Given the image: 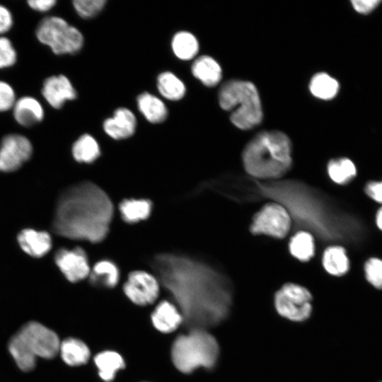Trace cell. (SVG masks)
I'll list each match as a JSON object with an SVG mask.
<instances>
[{"label": "cell", "instance_id": "obj_1", "mask_svg": "<svg viewBox=\"0 0 382 382\" xmlns=\"http://www.w3.org/2000/svg\"><path fill=\"white\" fill-rule=\"evenodd\" d=\"M151 266L158 281L178 303L188 330H207L228 317L233 301L232 284L214 266L173 253L154 255Z\"/></svg>", "mask_w": 382, "mask_h": 382}, {"label": "cell", "instance_id": "obj_2", "mask_svg": "<svg viewBox=\"0 0 382 382\" xmlns=\"http://www.w3.org/2000/svg\"><path fill=\"white\" fill-rule=\"evenodd\" d=\"M244 201L267 198L281 204L292 226L323 241L342 238L345 222L329 199L316 188L300 180H259L244 178Z\"/></svg>", "mask_w": 382, "mask_h": 382}, {"label": "cell", "instance_id": "obj_3", "mask_svg": "<svg viewBox=\"0 0 382 382\" xmlns=\"http://www.w3.org/2000/svg\"><path fill=\"white\" fill-rule=\"evenodd\" d=\"M113 212L112 203L103 190L92 182H81L59 196L52 229L64 238L99 243L109 231Z\"/></svg>", "mask_w": 382, "mask_h": 382}, {"label": "cell", "instance_id": "obj_4", "mask_svg": "<svg viewBox=\"0 0 382 382\" xmlns=\"http://www.w3.org/2000/svg\"><path fill=\"white\" fill-rule=\"evenodd\" d=\"M291 146L288 137L278 131L262 132L254 137L243 153L244 168L253 178L275 180L292 165Z\"/></svg>", "mask_w": 382, "mask_h": 382}, {"label": "cell", "instance_id": "obj_5", "mask_svg": "<svg viewBox=\"0 0 382 382\" xmlns=\"http://www.w3.org/2000/svg\"><path fill=\"white\" fill-rule=\"evenodd\" d=\"M219 345L207 330L191 328L178 332L170 348L174 367L181 374H191L202 368L213 369L219 357Z\"/></svg>", "mask_w": 382, "mask_h": 382}, {"label": "cell", "instance_id": "obj_6", "mask_svg": "<svg viewBox=\"0 0 382 382\" xmlns=\"http://www.w3.org/2000/svg\"><path fill=\"white\" fill-rule=\"evenodd\" d=\"M60 339L53 330L37 322L25 324L8 343V351L23 371L34 369L37 357L52 359L59 352Z\"/></svg>", "mask_w": 382, "mask_h": 382}, {"label": "cell", "instance_id": "obj_7", "mask_svg": "<svg viewBox=\"0 0 382 382\" xmlns=\"http://www.w3.org/2000/svg\"><path fill=\"white\" fill-rule=\"evenodd\" d=\"M219 103L224 110H233L231 121L241 129H250L262 120L260 97L251 82L238 80L226 82L220 88Z\"/></svg>", "mask_w": 382, "mask_h": 382}, {"label": "cell", "instance_id": "obj_8", "mask_svg": "<svg viewBox=\"0 0 382 382\" xmlns=\"http://www.w3.org/2000/svg\"><path fill=\"white\" fill-rule=\"evenodd\" d=\"M36 37L39 42L50 47L55 54H74L83 45L81 33L59 16L42 19L37 27Z\"/></svg>", "mask_w": 382, "mask_h": 382}, {"label": "cell", "instance_id": "obj_9", "mask_svg": "<svg viewBox=\"0 0 382 382\" xmlns=\"http://www.w3.org/2000/svg\"><path fill=\"white\" fill-rule=\"evenodd\" d=\"M311 301L312 295L306 288L286 283L275 293L274 303L282 317L294 322H303L311 314Z\"/></svg>", "mask_w": 382, "mask_h": 382}, {"label": "cell", "instance_id": "obj_10", "mask_svg": "<svg viewBox=\"0 0 382 382\" xmlns=\"http://www.w3.org/2000/svg\"><path fill=\"white\" fill-rule=\"evenodd\" d=\"M291 226V219L286 210L281 204L273 202L265 205L255 214L250 231L254 235L283 238Z\"/></svg>", "mask_w": 382, "mask_h": 382}, {"label": "cell", "instance_id": "obj_11", "mask_svg": "<svg viewBox=\"0 0 382 382\" xmlns=\"http://www.w3.org/2000/svg\"><path fill=\"white\" fill-rule=\"evenodd\" d=\"M122 291L133 305L147 307L152 306L158 299L160 283L153 274L143 270H135L129 274Z\"/></svg>", "mask_w": 382, "mask_h": 382}, {"label": "cell", "instance_id": "obj_12", "mask_svg": "<svg viewBox=\"0 0 382 382\" xmlns=\"http://www.w3.org/2000/svg\"><path fill=\"white\" fill-rule=\"evenodd\" d=\"M32 154L33 146L27 137L19 134L6 135L0 144V171L18 170Z\"/></svg>", "mask_w": 382, "mask_h": 382}, {"label": "cell", "instance_id": "obj_13", "mask_svg": "<svg viewBox=\"0 0 382 382\" xmlns=\"http://www.w3.org/2000/svg\"><path fill=\"white\" fill-rule=\"evenodd\" d=\"M54 261L66 279L75 283L89 276L91 268L86 252L80 247L71 250L60 248Z\"/></svg>", "mask_w": 382, "mask_h": 382}, {"label": "cell", "instance_id": "obj_14", "mask_svg": "<svg viewBox=\"0 0 382 382\" xmlns=\"http://www.w3.org/2000/svg\"><path fill=\"white\" fill-rule=\"evenodd\" d=\"M154 328L163 335L176 332L182 326L183 316L175 303L163 299L153 308L150 314Z\"/></svg>", "mask_w": 382, "mask_h": 382}, {"label": "cell", "instance_id": "obj_15", "mask_svg": "<svg viewBox=\"0 0 382 382\" xmlns=\"http://www.w3.org/2000/svg\"><path fill=\"white\" fill-rule=\"evenodd\" d=\"M42 94L55 109L61 108L66 100L76 98V92L69 79L64 75L52 76L42 84Z\"/></svg>", "mask_w": 382, "mask_h": 382}, {"label": "cell", "instance_id": "obj_16", "mask_svg": "<svg viewBox=\"0 0 382 382\" xmlns=\"http://www.w3.org/2000/svg\"><path fill=\"white\" fill-rule=\"evenodd\" d=\"M103 127L105 132L111 138L117 140L124 139L134 133L137 120L130 110L120 108L114 112L112 117L104 121Z\"/></svg>", "mask_w": 382, "mask_h": 382}, {"label": "cell", "instance_id": "obj_17", "mask_svg": "<svg viewBox=\"0 0 382 382\" xmlns=\"http://www.w3.org/2000/svg\"><path fill=\"white\" fill-rule=\"evenodd\" d=\"M96 366L98 376L103 382H112L117 374L126 368L123 357L115 350H103L98 352L91 359Z\"/></svg>", "mask_w": 382, "mask_h": 382}, {"label": "cell", "instance_id": "obj_18", "mask_svg": "<svg viewBox=\"0 0 382 382\" xmlns=\"http://www.w3.org/2000/svg\"><path fill=\"white\" fill-rule=\"evenodd\" d=\"M59 353L63 361L71 367L85 366L92 359L88 345L81 339L74 337L65 338L61 342Z\"/></svg>", "mask_w": 382, "mask_h": 382}, {"label": "cell", "instance_id": "obj_19", "mask_svg": "<svg viewBox=\"0 0 382 382\" xmlns=\"http://www.w3.org/2000/svg\"><path fill=\"white\" fill-rule=\"evenodd\" d=\"M12 109L15 120L25 127L33 126L44 118L43 107L31 96H23L16 100Z\"/></svg>", "mask_w": 382, "mask_h": 382}, {"label": "cell", "instance_id": "obj_20", "mask_svg": "<svg viewBox=\"0 0 382 382\" xmlns=\"http://www.w3.org/2000/svg\"><path fill=\"white\" fill-rule=\"evenodd\" d=\"M18 242L25 253L34 257L46 255L52 247V239L47 232L31 228L21 231L18 235Z\"/></svg>", "mask_w": 382, "mask_h": 382}, {"label": "cell", "instance_id": "obj_21", "mask_svg": "<svg viewBox=\"0 0 382 382\" xmlns=\"http://www.w3.org/2000/svg\"><path fill=\"white\" fill-rule=\"evenodd\" d=\"M89 282L91 285L105 289H113L120 281V271L110 260L98 261L91 269Z\"/></svg>", "mask_w": 382, "mask_h": 382}, {"label": "cell", "instance_id": "obj_22", "mask_svg": "<svg viewBox=\"0 0 382 382\" xmlns=\"http://www.w3.org/2000/svg\"><path fill=\"white\" fill-rule=\"evenodd\" d=\"M192 73L209 87L216 86L221 79V66L212 57L206 55L200 56L194 62Z\"/></svg>", "mask_w": 382, "mask_h": 382}, {"label": "cell", "instance_id": "obj_23", "mask_svg": "<svg viewBox=\"0 0 382 382\" xmlns=\"http://www.w3.org/2000/svg\"><path fill=\"white\" fill-rule=\"evenodd\" d=\"M137 105L141 113L151 123L163 122L168 115L164 103L156 96L147 92L137 97Z\"/></svg>", "mask_w": 382, "mask_h": 382}, {"label": "cell", "instance_id": "obj_24", "mask_svg": "<svg viewBox=\"0 0 382 382\" xmlns=\"http://www.w3.org/2000/svg\"><path fill=\"white\" fill-rule=\"evenodd\" d=\"M122 220L134 224L146 219L152 210V202L146 199H125L119 206Z\"/></svg>", "mask_w": 382, "mask_h": 382}, {"label": "cell", "instance_id": "obj_25", "mask_svg": "<svg viewBox=\"0 0 382 382\" xmlns=\"http://www.w3.org/2000/svg\"><path fill=\"white\" fill-rule=\"evenodd\" d=\"M322 262L325 270L333 276L344 275L349 269V261L345 249L340 245L327 248L323 253Z\"/></svg>", "mask_w": 382, "mask_h": 382}, {"label": "cell", "instance_id": "obj_26", "mask_svg": "<svg viewBox=\"0 0 382 382\" xmlns=\"http://www.w3.org/2000/svg\"><path fill=\"white\" fill-rule=\"evenodd\" d=\"M72 155L80 163H90L100 155L97 141L90 134L81 135L72 146Z\"/></svg>", "mask_w": 382, "mask_h": 382}, {"label": "cell", "instance_id": "obj_27", "mask_svg": "<svg viewBox=\"0 0 382 382\" xmlns=\"http://www.w3.org/2000/svg\"><path fill=\"white\" fill-rule=\"evenodd\" d=\"M157 88L162 96L173 101L180 100L186 92L183 82L170 71H164L158 75Z\"/></svg>", "mask_w": 382, "mask_h": 382}, {"label": "cell", "instance_id": "obj_28", "mask_svg": "<svg viewBox=\"0 0 382 382\" xmlns=\"http://www.w3.org/2000/svg\"><path fill=\"white\" fill-rule=\"evenodd\" d=\"M171 47L175 55L182 60H190L198 52L197 38L187 31H180L174 35Z\"/></svg>", "mask_w": 382, "mask_h": 382}, {"label": "cell", "instance_id": "obj_29", "mask_svg": "<svg viewBox=\"0 0 382 382\" xmlns=\"http://www.w3.org/2000/svg\"><path fill=\"white\" fill-rule=\"evenodd\" d=\"M290 253L300 261H308L314 255L315 244L313 236L306 231L297 232L289 244Z\"/></svg>", "mask_w": 382, "mask_h": 382}, {"label": "cell", "instance_id": "obj_30", "mask_svg": "<svg viewBox=\"0 0 382 382\" xmlns=\"http://www.w3.org/2000/svg\"><path fill=\"white\" fill-rule=\"evenodd\" d=\"M328 173L334 183L345 185L356 176L357 169L350 159L340 158L332 159L328 163Z\"/></svg>", "mask_w": 382, "mask_h": 382}, {"label": "cell", "instance_id": "obj_31", "mask_svg": "<svg viewBox=\"0 0 382 382\" xmlns=\"http://www.w3.org/2000/svg\"><path fill=\"white\" fill-rule=\"evenodd\" d=\"M309 88L314 96L323 100H330L337 93L339 83L328 74L318 73L311 80Z\"/></svg>", "mask_w": 382, "mask_h": 382}, {"label": "cell", "instance_id": "obj_32", "mask_svg": "<svg viewBox=\"0 0 382 382\" xmlns=\"http://www.w3.org/2000/svg\"><path fill=\"white\" fill-rule=\"evenodd\" d=\"M105 0H75L73 6L77 13L83 18L96 16L103 8Z\"/></svg>", "mask_w": 382, "mask_h": 382}, {"label": "cell", "instance_id": "obj_33", "mask_svg": "<svg viewBox=\"0 0 382 382\" xmlns=\"http://www.w3.org/2000/svg\"><path fill=\"white\" fill-rule=\"evenodd\" d=\"M367 281L375 288L382 289V260L377 257L369 259L364 265Z\"/></svg>", "mask_w": 382, "mask_h": 382}, {"label": "cell", "instance_id": "obj_34", "mask_svg": "<svg viewBox=\"0 0 382 382\" xmlns=\"http://www.w3.org/2000/svg\"><path fill=\"white\" fill-rule=\"evenodd\" d=\"M17 59V53L11 40L0 36V69L12 66Z\"/></svg>", "mask_w": 382, "mask_h": 382}, {"label": "cell", "instance_id": "obj_35", "mask_svg": "<svg viewBox=\"0 0 382 382\" xmlns=\"http://www.w3.org/2000/svg\"><path fill=\"white\" fill-rule=\"evenodd\" d=\"M16 101V94L12 86L0 80V112L12 109Z\"/></svg>", "mask_w": 382, "mask_h": 382}, {"label": "cell", "instance_id": "obj_36", "mask_svg": "<svg viewBox=\"0 0 382 382\" xmlns=\"http://www.w3.org/2000/svg\"><path fill=\"white\" fill-rule=\"evenodd\" d=\"M381 3L378 0H354L352 4L356 11L367 14L372 11Z\"/></svg>", "mask_w": 382, "mask_h": 382}, {"label": "cell", "instance_id": "obj_37", "mask_svg": "<svg viewBox=\"0 0 382 382\" xmlns=\"http://www.w3.org/2000/svg\"><path fill=\"white\" fill-rule=\"evenodd\" d=\"M13 16L11 11L0 4V34L8 32L13 25Z\"/></svg>", "mask_w": 382, "mask_h": 382}, {"label": "cell", "instance_id": "obj_38", "mask_svg": "<svg viewBox=\"0 0 382 382\" xmlns=\"http://www.w3.org/2000/svg\"><path fill=\"white\" fill-rule=\"evenodd\" d=\"M365 192L372 199L382 204V180L368 183L365 187Z\"/></svg>", "mask_w": 382, "mask_h": 382}, {"label": "cell", "instance_id": "obj_39", "mask_svg": "<svg viewBox=\"0 0 382 382\" xmlns=\"http://www.w3.org/2000/svg\"><path fill=\"white\" fill-rule=\"evenodd\" d=\"M27 3L35 11L46 12L54 6L57 1L55 0H29Z\"/></svg>", "mask_w": 382, "mask_h": 382}, {"label": "cell", "instance_id": "obj_40", "mask_svg": "<svg viewBox=\"0 0 382 382\" xmlns=\"http://www.w3.org/2000/svg\"><path fill=\"white\" fill-rule=\"evenodd\" d=\"M376 223L378 228L382 231V207L378 210L376 214Z\"/></svg>", "mask_w": 382, "mask_h": 382}, {"label": "cell", "instance_id": "obj_41", "mask_svg": "<svg viewBox=\"0 0 382 382\" xmlns=\"http://www.w3.org/2000/svg\"><path fill=\"white\" fill-rule=\"evenodd\" d=\"M143 382H148V381H143Z\"/></svg>", "mask_w": 382, "mask_h": 382}]
</instances>
